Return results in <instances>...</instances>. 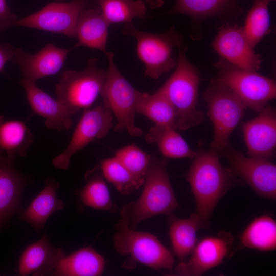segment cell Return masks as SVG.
I'll list each match as a JSON object with an SVG mask.
<instances>
[{"instance_id": "cell-1", "label": "cell", "mask_w": 276, "mask_h": 276, "mask_svg": "<svg viewBox=\"0 0 276 276\" xmlns=\"http://www.w3.org/2000/svg\"><path fill=\"white\" fill-rule=\"evenodd\" d=\"M187 175L195 198L196 211L202 229L210 225L212 214L219 200L235 183L234 175L220 163L219 154L199 148Z\"/></svg>"}, {"instance_id": "cell-2", "label": "cell", "mask_w": 276, "mask_h": 276, "mask_svg": "<svg viewBox=\"0 0 276 276\" xmlns=\"http://www.w3.org/2000/svg\"><path fill=\"white\" fill-rule=\"evenodd\" d=\"M137 200L124 205L121 219L129 228L136 229L142 221L158 215L170 216L179 207L167 172L166 158L151 157Z\"/></svg>"}, {"instance_id": "cell-3", "label": "cell", "mask_w": 276, "mask_h": 276, "mask_svg": "<svg viewBox=\"0 0 276 276\" xmlns=\"http://www.w3.org/2000/svg\"><path fill=\"white\" fill-rule=\"evenodd\" d=\"M174 72L157 90L174 107L177 130H186L202 123V111L197 108L200 76L197 68L186 56L187 48L181 45Z\"/></svg>"}, {"instance_id": "cell-4", "label": "cell", "mask_w": 276, "mask_h": 276, "mask_svg": "<svg viewBox=\"0 0 276 276\" xmlns=\"http://www.w3.org/2000/svg\"><path fill=\"white\" fill-rule=\"evenodd\" d=\"M106 55L108 67L100 93L102 104L117 119L114 131L126 130L132 136H141L143 131L135 125V116L142 92L135 89L119 70L114 61V54L107 52Z\"/></svg>"}, {"instance_id": "cell-5", "label": "cell", "mask_w": 276, "mask_h": 276, "mask_svg": "<svg viewBox=\"0 0 276 276\" xmlns=\"http://www.w3.org/2000/svg\"><path fill=\"white\" fill-rule=\"evenodd\" d=\"M113 237L115 249L128 257L124 266L133 268L136 262L155 270H172L174 258L171 251L155 235L128 228L119 221Z\"/></svg>"}, {"instance_id": "cell-6", "label": "cell", "mask_w": 276, "mask_h": 276, "mask_svg": "<svg viewBox=\"0 0 276 276\" xmlns=\"http://www.w3.org/2000/svg\"><path fill=\"white\" fill-rule=\"evenodd\" d=\"M123 33L135 39L137 55L145 65L146 76L156 79L176 67L177 60L172 52L175 47L182 45L183 36L175 27L164 33L155 34L139 30L132 22L126 23Z\"/></svg>"}, {"instance_id": "cell-7", "label": "cell", "mask_w": 276, "mask_h": 276, "mask_svg": "<svg viewBox=\"0 0 276 276\" xmlns=\"http://www.w3.org/2000/svg\"><path fill=\"white\" fill-rule=\"evenodd\" d=\"M203 97L214 127L210 149L218 153L229 144V137L247 107L230 88L215 78L211 80Z\"/></svg>"}, {"instance_id": "cell-8", "label": "cell", "mask_w": 276, "mask_h": 276, "mask_svg": "<svg viewBox=\"0 0 276 276\" xmlns=\"http://www.w3.org/2000/svg\"><path fill=\"white\" fill-rule=\"evenodd\" d=\"M213 65L218 71L215 79L230 88L247 108L259 112L275 98L273 79L236 67L221 58Z\"/></svg>"}, {"instance_id": "cell-9", "label": "cell", "mask_w": 276, "mask_h": 276, "mask_svg": "<svg viewBox=\"0 0 276 276\" xmlns=\"http://www.w3.org/2000/svg\"><path fill=\"white\" fill-rule=\"evenodd\" d=\"M98 59L92 58L81 71H64L56 86L57 99L74 114L91 107L100 94L106 71L99 67Z\"/></svg>"}, {"instance_id": "cell-10", "label": "cell", "mask_w": 276, "mask_h": 276, "mask_svg": "<svg viewBox=\"0 0 276 276\" xmlns=\"http://www.w3.org/2000/svg\"><path fill=\"white\" fill-rule=\"evenodd\" d=\"M218 153L228 162L230 170L243 180L259 195L275 200L276 166L270 160L246 156L230 144Z\"/></svg>"}, {"instance_id": "cell-11", "label": "cell", "mask_w": 276, "mask_h": 276, "mask_svg": "<svg viewBox=\"0 0 276 276\" xmlns=\"http://www.w3.org/2000/svg\"><path fill=\"white\" fill-rule=\"evenodd\" d=\"M111 111L102 103L85 109L67 147L52 160L55 167L66 170L72 156L95 140L105 137L112 127Z\"/></svg>"}, {"instance_id": "cell-12", "label": "cell", "mask_w": 276, "mask_h": 276, "mask_svg": "<svg viewBox=\"0 0 276 276\" xmlns=\"http://www.w3.org/2000/svg\"><path fill=\"white\" fill-rule=\"evenodd\" d=\"M85 6V0L51 3L34 13L18 18L13 27L31 28L73 38L78 16Z\"/></svg>"}, {"instance_id": "cell-13", "label": "cell", "mask_w": 276, "mask_h": 276, "mask_svg": "<svg viewBox=\"0 0 276 276\" xmlns=\"http://www.w3.org/2000/svg\"><path fill=\"white\" fill-rule=\"evenodd\" d=\"M234 238L229 233L221 231L216 236L197 242L187 261L175 267V275L200 276L220 265L233 253Z\"/></svg>"}, {"instance_id": "cell-14", "label": "cell", "mask_w": 276, "mask_h": 276, "mask_svg": "<svg viewBox=\"0 0 276 276\" xmlns=\"http://www.w3.org/2000/svg\"><path fill=\"white\" fill-rule=\"evenodd\" d=\"M213 49L231 64L257 72L262 60L246 37L242 27L226 23L221 26L212 43Z\"/></svg>"}, {"instance_id": "cell-15", "label": "cell", "mask_w": 276, "mask_h": 276, "mask_svg": "<svg viewBox=\"0 0 276 276\" xmlns=\"http://www.w3.org/2000/svg\"><path fill=\"white\" fill-rule=\"evenodd\" d=\"M258 112L243 124L244 139L248 156L270 160L275 153V110L267 105Z\"/></svg>"}, {"instance_id": "cell-16", "label": "cell", "mask_w": 276, "mask_h": 276, "mask_svg": "<svg viewBox=\"0 0 276 276\" xmlns=\"http://www.w3.org/2000/svg\"><path fill=\"white\" fill-rule=\"evenodd\" d=\"M71 49L59 48L52 43L47 44L35 54L15 48L12 62L19 65L25 78L36 81L53 75L63 66Z\"/></svg>"}, {"instance_id": "cell-17", "label": "cell", "mask_w": 276, "mask_h": 276, "mask_svg": "<svg viewBox=\"0 0 276 276\" xmlns=\"http://www.w3.org/2000/svg\"><path fill=\"white\" fill-rule=\"evenodd\" d=\"M19 83L32 110L45 119L47 127L62 131L72 127L74 114L57 99L38 87L35 81L24 78Z\"/></svg>"}, {"instance_id": "cell-18", "label": "cell", "mask_w": 276, "mask_h": 276, "mask_svg": "<svg viewBox=\"0 0 276 276\" xmlns=\"http://www.w3.org/2000/svg\"><path fill=\"white\" fill-rule=\"evenodd\" d=\"M65 256L64 250L53 247L44 235L22 252L19 259L18 274L53 275L59 261Z\"/></svg>"}, {"instance_id": "cell-19", "label": "cell", "mask_w": 276, "mask_h": 276, "mask_svg": "<svg viewBox=\"0 0 276 276\" xmlns=\"http://www.w3.org/2000/svg\"><path fill=\"white\" fill-rule=\"evenodd\" d=\"M239 1L177 0L168 14L187 15L196 24L211 18H232L244 12Z\"/></svg>"}, {"instance_id": "cell-20", "label": "cell", "mask_w": 276, "mask_h": 276, "mask_svg": "<svg viewBox=\"0 0 276 276\" xmlns=\"http://www.w3.org/2000/svg\"><path fill=\"white\" fill-rule=\"evenodd\" d=\"M24 186V177L13 161L0 154V226L19 209Z\"/></svg>"}, {"instance_id": "cell-21", "label": "cell", "mask_w": 276, "mask_h": 276, "mask_svg": "<svg viewBox=\"0 0 276 276\" xmlns=\"http://www.w3.org/2000/svg\"><path fill=\"white\" fill-rule=\"evenodd\" d=\"M110 26L99 7L84 8L78 18L75 36L78 42L74 47L84 46L100 50L106 54Z\"/></svg>"}, {"instance_id": "cell-22", "label": "cell", "mask_w": 276, "mask_h": 276, "mask_svg": "<svg viewBox=\"0 0 276 276\" xmlns=\"http://www.w3.org/2000/svg\"><path fill=\"white\" fill-rule=\"evenodd\" d=\"M59 186L60 184L52 177L47 179L45 187L21 214L20 219L30 224L35 229L43 228L49 217L64 208L63 202L57 195Z\"/></svg>"}, {"instance_id": "cell-23", "label": "cell", "mask_w": 276, "mask_h": 276, "mask_svg": "<svg viewBox=\"0 0 276 276\" xmlns=\"http://www.w3.org/2000/svg\"><path fill=\"white\" fill-rule=\"evenodd\" d=\"M105 266L103 257L90 246L83 247L58 262L53 275L97 276Z\"/></svg>"}, {"instance_id": "cell-24", "label": "cell", "mask_w": 276, "mask_h": 276, "mask_svg": "<svg viewBox=\"0 0 276 276\" xmlns=\"http://www.w3.org/2000/svg\"><path fill=\"white\" fill-rule=\"evenodd\" d=\"M33 142V134L22 121L0 115V154L12 160L25 156Z\"/></svg>"}, {"instance_id": "cell-25", "label": "cell", "mask_w": 276, "mask_h": 276, "mask_svg": "<svg viewBox=\"0 0 276 276\" xmlns=\"http://www.w3.org/2000/svg\"><path fill=\"white\" fill-rule=\"evenodd\" d=\"M169 216V235L173 251L181 262L184 261L198 242L197 232L202 229L201 223L195 212L186 219L177 218L172 214Z\"/></svg>"}, {"instance_id": "cell-26", "label": "cell", "mask_w": 276, "mask_h": 276, "mask_svg": "<svg viewBox=\"0 0 276 276\" xmlns=\"http://www.w3.org/2000/svg\"><path fill=\"white\" fill-rule=\"evenodd\" d=\"M176 130L154 125L145 135V140L147 143H155L165 158L193 159L197 151L190 147Z\"/></svg>"}, {"instance_id": "cell-27", "label": "cell", "mask_w": 276, "mask_h": 276, "mask_svg": "<svg viewBox=\"0 0 276 276\" xmlns=\"http://www.w3.org/2000/svg\"><path fill=\"white\" fill-rule=\"evenodd\" d=\"M241 246L262 251L276 249V222L270 216L255 218L240 236Z\"/></svg>"}, {"instance_id": "cell-28", "label": "cell", "mask_w": 276, "mask_h": 276, "mask_svg": "<svg viewBox=\"0 0 276 276\" xmlns=\"http://www.w3.org/2000/svg\"><path fill=\"white\" fill-rule=\"evenodd\" d=\"M136 111L149 119L154 125L176 129L175 109L167 98L158 90L153 94L142 93Z\"/></svg>"}, {"instance_id": "cell-29", "label": "cell", "mask_w": 276, "mask_h": 276, "mask_svg": "<svg viewBox=\"0 0 276 276\" xmlns=\"http://www.w3.org/2000/svg\"><path fill=\"white\" fill-rule=\"evenodd\" d=\"M86 179V183L79 193L81 204L96 210L114 212L117 208L102 176L94 170L87 172Z\"/></svg>"}, {"instance_id": "cell-30", "label": "cell", "mask_w": 276, "mask_h": 276, "mask_svg": "<svg viewBox=\"0 0 276 276\" xmlns=\"http://www.w3.org/2000/svg\"><path fill=\"white\" fill-rule=\"evenodd\" d=\"M101 12L110 25L131 23L135 18H144L147 8L142 0H98Z\"/></svg>"}, {"instance_id": "cell-31", "label": "cell", "mask_w": 276, "mask_h": 276, "mask_svg": "<svg viewBox=\"0 0 276 276\" xmlns=\"http://www.w3.org/2000/svg\"><path fill=\"white\" fill-rule=\"evenodd\" d=\"M244 26V33L248 42L255 48L270 31V18L268 6L274 0H252Z\"/></svg>"}, {"instance_id": "cell-32", "label": "cell", "mask_w": 276, "mask_h": 276, "mask_svg": "<svg viewBox=\"0 0 276 276\" xmlns=\"http://www.w3.org/2000/svg\"><path fill=\"white\" fill-rule=\"evenodd\" d=\"M100 168L104 178L122 194L128 195L144 184V179L131 173L115 156L101 160Z\"/></svg>"}, {"instance_id": "cell-33", "label": "cell", "mask_w": 276, "mask_h": 276, "mask_svg": "<svg viewBox=\"0 0 276 276\" xmlns=\"http://www.w3.org/2000/svg\"><path fill=\"white\" fill-rule=\"evenodd\" d=\"M118 160L135 176L145 179L151 156L134 144L118 150L114 156Z\"/></svg>"}, {"instance_id": "cell-34", "label": "cell", "mask_w": 276, "mask_h": 276, "mask_svg": "<svg viewBox=\"0 0 276 276\" xmlns=\"http://www.w3.org/2000/svg\"><path fill=\"white\" fill-rule=\"evenodd\" d=\"M17 19V16L11 12L7 0H0V31L13 27Z\"/></svg>"}, {"instance_id": "cell-35", "label": "cell", "mask_w": 276, "mask_h": 276, "mask_svg": "<svg viewBox=\"0 0 276 276\" xmlns=\"http://www.w3.org/2000/svg\"><path fill=\"white\" fill-rule=\"evenodd\" d=\"M15 51V48L9 44H0V72L3 71L8 62L12 61Z\"/></svg>"}, {"instance_id": "cell-36", "label": "cell", "mask_w": 276, "mask_h": 276, "mask_svg": "<svg viewBox=\"0 0 276 276\" xmlns=\"http://www.w3.org/2000/svg\"><path fill=\"white\" fill-rule=\"evenodd\" d=\"M152 9L162 7L164 3V0H144Z\"/></svg>"}, {"instance_id": "cell-37", "label": "cell", "mask_w": 276, "mask_h": 276, "mask_svg": "<svg viewBox=\"0 0 276 276\" xmlns=\"http://www.w3.org/2000/svg\"><path fill=\"white\" fill-rule=\"evenodd\" d=\"M65 0H56V2H63Z\"/></svg>"}]
</instances>
